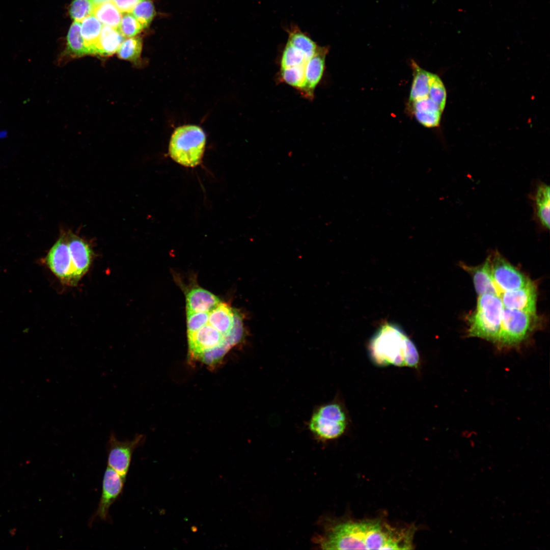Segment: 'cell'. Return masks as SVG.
Returning <instances> with one entry per match:
<instances>
[{"mask_svg": "<svg viewBox=\"0 0 550 550\" xmlns=\"http://www.w3.org/2000/svg\"><path fill=\"white\" fill-rule=\"evenodd\" d=\"M41 262L61 282L72 285V264L65 233H62Z\"/></svg>", "mask_w": 550, "mask_h": 550, "instance_id": "10", "label": "cell"}, {"mask_svg": "<svg viewBox=\"0 0 550 550\" xmlns=\"http://www.w3.org/2000/svg\"><path fill=\"white\" fill-rule=\"evenodd\" d=\"M143 0H112L122 13H131L135 6Z\"/></svg>", "mask_w": 550, "mask_h": 550, "instance_id": "30", "label": "cell"}, {"mask_svg": "<svg viewBox=\"0 0 550 550\" xmlns=\"http://www.w3.org/2000/svg\"><path fill=\"white\" fill-rule=\"evenodd\" d=\"M499 296L504 308L536 313V289L531 281L522 288L502 292Z\"/></svg>", "mask_w": 550, "mask_h": 550, "instance_id": "14", "label": "cell"}, {"mask_svg": "<svg viewBox=\"0 0 550 550\" xmlns=\"http://www.w3.org/2000/svg\"><path fill=\"white\" fill-rule=\"evenodd\" d=\"M370 358L380 366L416 367L419 355L416 346L404 331L392 323L381 325L372 337Z\"/></svg>", "mask_w": 550, "mask_h": 550, "instance_id": "3", "label": "cell"}, {"mask_svg": "<svg viewBox=\"0 0 550 550\" xmlns=\"http://www.w3.org/2000/svg\"><path fill=\"white\" fill-rule=\"evenodd\" d=\"M131 13L145 29L155 16L154 6L151 0H143L135 6Z\"/></svg>", "mask_w": 550, "mask_h": 550, "instance_id": "26", "label": "cell"}, {"mask_svg": "<svg viewBox=\"0 0 550 550\" xmlns=\"http://www.w3.org/2000/svg\"><path fill=\"white\" fill-rule=\"evenodd\" d=\"M80 33L90 54L94 55V48L102 27L101 23L92 14L81 22Z\"/></svg>", "mask_w": 550, "mask_h": 550, "instance_id": "21", "label": "cell"}, {"mask_svg": "<svg viewBox=\"0 0 550 550\" xmlns=\"http://www.w3.org/2000/svg\"><path fill=\"white\" fill-rule=\"evenodd\" d=\"M536 321V313L504 307L497 343L501 347L518 346L534 329Z\"/></svg>", "mask_w": 550, "mask_h": 550, "instance_id": "7", "label": "cell"}, {"mask_svg": "<svg viewBox=\"0 0 550 550\" xmlns=\"http://www.w3.org/2000/svg\"><path fill=\"white\" fill-rule=\"evenodd\" d=\"M94 5L92 0H73L69 8V14L74 20L80 22L93 14Z\"/></svg>", "mask_w": 550, "mask_h": 550, "instance_id": "28", "label": "cell"}, {"mask_svg": "<svg viewBox=\"0 0 550 550\" xmlns=\"http://www.w3.org/2000/svg\"><path fill=\"white\" fill-rule=\"evenodd\" d=\"M348 424L346 413L336 401L322 404L315 409L308 423V428L315 436L330 440L341 436Z\"/></svg>", "mask_w": 550, "mask_h": 550, "instance_id": "6", "label": "cell"}, {"mask_svg": "<svg viewBox=\"0 0 550 550\" xmlns=\"http://www.w3.org/2000/svg\"><path fill=\"white\" fill-rule=\"evenodd\" d=\"M90 54L80 33V23L74 21L67 36L66 48L62 57L78 58Z\"/></svg>", "mask_w": 550, "mask_h": 550, "instance_id": "20", "label": "cell"}, {"mask_svg": "<svg viewBox=\"0 0 550 550\" xmlns=\"http://www.w3.org/2000/svg\"><path fill=\"white\" fill-rule=\"evenodd\" d=\"M145 441V436L136 434L131 440L120 441L114 432L111 433L106 445L108 466L125 481L134 450Z\"/></svg>", "mask_w": 550, "mask_h": 550, "instance_id": "8", "label": "cell"}, {"mask_svg": "<svg viewBox=\"0 0 550 550\" xmlns=\"http://www.w3.org/2000/svg\"><path fill=\"white\" fill-rule=\"evenodd\" d=\"M461 266L472 277L475 290L479 295L486 293L500 295V292L492 277L489 256L480 265L470 266L463 264Z\"/></svg>", "mask_w": 550, "mask_h": 550, "instance_id": "15", "label": "cell"}, {"mask_svg": "<svg viewBox=\"0 0 550 550\" xmlns=\"http://www.w3.org/2000/svg\"><path fill=\"white\" fill-rule=\"evenodd\" d=\"M234 318V310L226 303L219 302L209 312L208 323L221 333L227 341V337L233 325Z\"/></svg>", "mask_w": 550, "mask_h": 550, "instance_id": "19", "label": "cell"}, {"mask_svg": "<svg viewBox=\"0 0 550 550\" xmlns=\"http://www.w3.org/2000/svg\"><path fill=\"white\" fill-rule=\"evenodd\" d=\"M112 0H92V2L94 5V6H97L104 2L111 1Z\"/></svg>", "mask_w": 550, "mask_h": 550, "instance_id": "31", "label": "cell"}, {"mask_svg": "<svg viewBox=\"0 0 550 550\" xmlns=\"http://www.w3.org/2000/svg\"><path fill=\"white\" fill-rule=\"evenodd\" d=\"M125 39L117 29L103 25L95 46L94 55L112 56L117 52Z\"/></svg>", "mask_w": 550, "mask_h": 550, "instance_id": "17", "label": "cell"}, {"mask_svg": "<svg viewBox=\"0 0 550 550\" xmlns=\"http://www.w3.org/2000/svg\"><path fill=\"white\" fill-rule=\"evenodd\" d=\"M187 314V334L194 333L209 321V312H192Z\"/></svg>", "mask_w": 550, "mask_h": 550, "instance_id": "29", "label": "cell"}, {"mask_svg": "<svg viewBox=\"0 0 550 550\" xmlns=\"http://www.w3.org/2000/svg\"><path fill=\"white\" fill-rule=\"evenodd\" d=\"M531 197L535 220L542 228L548 230L550 225L549 185L543 182L538 183Z\"/></svg>", "mask_w": 550, "mask_h": 550, "instance_id": "16", "label": "cell"}, {"mask_svg": "<svg viewBox=\"0 0 550 550\" xmlns=\"http://www.w3.org/2000/svg\"><path fill=\"white\" fill-rule=\"evenodd\" d=\"M504 306L499 295H480L476 310L468 317V335L497 343Z\"/></svg>", "mask_w": 550, "mask_h": 550, "instance_id": "4", "label": "cell"}, {"mask_svg": "<svg viewBox=\"0 0 550 550\" xmlns=\"http://www.w3.org/2000/svg\"><path fill=\"white\" fill-rule=\"evenodd\" d=\"M144 28L131 13H123L117 30L125 38L134 37Z\"/></svg>", "mask_w": 550, "mask_h": 550, "instance_id": "27", "label": "cell"}, {"mask_svg": "<svg viewBox=\"0 0 550 550\" xmlns=\"http://www.w3.org/2000/svg\"><path fill=\"white\" fill-rule=\"evenodd\" d=\"M328 50V46H319L306 63L305 82L300 91L307 98L312 99L314 97L315 89L323 74L326 56Z\"/></svg>", "mask_w": 550, "mask_h": 550, "instance_id": "13", "label": "cell"}, {"mask_svg": "<svg viewBox=\"0 0 550 550\" xmlns=\"http://www.w3.org/2000/svg\"><path fill=\"white\" fill-rule=\"evenodd\" d=\"M66 236L73 268L72 285H75L88 270L93 252L90 245L79 236L71 232Z\"/></svg>", "mask_w": 550, "mask_h": 550, "instance_id": "12", "label": "cell"}, {"mask_svg": "<svg viewBox=\"0 0 550 550\" xmlns=\"http://www.w3.org/2000/svg\"><path fill=\"white\" fill-rule=\"evenodd\" d=\"M206 136L202 129L187 125L177 128L172 135L169 153L178 163L188 167L198 165L203 156Z\"/></svg>", "mask_w": 550, "mask_h": 550, "instance_id": "5", "label": "cell"}, {"mask_svg": "<svg viewBox=\"0 0 550 550\" xmlns=\"http://www.w3.org/2000/svg\"><path fill=\"white\" fill-rule=\"evenodd\" d=\"M93 14L101 24L117 29L122 16V13L112 1L95 6Z\"/></svg>", "mask_w": 550, "mask_h": 550, "instance_id": "22", "label": "cell"}, {"mask_svg": "<svg viewBox=\"0 0 550 550\" xmlns=\"http://www.w3.org/2000/svg\"><path fill=\"white\" fill-rule=\"evenodd\" d=\"M413 80L408 106L416 120L426 127L439 125L446 102V91L438 76L411 61Z\"/></svg>", "mask_w": 550, "mask_h": 550, "instance_id": "2", "label": "cell"}, {"mask_svg": "<svg viewBox=\"0 0 550 550\" xmlns=\"http://www.w3.org/2000/svg\"><path fill=\"white\" fill-rule=\"evenodd\" d=\"M142 48V38L134 36L125 39L116 53L119 58L138 65L140 62Z\"/></svg>", "mask_w": 550, "mask_h": 550, "instance_id": "24", "label": "cell"}, {"mask_svg": "<svg viewBox=\"0 0 550 550\" xmlns=\"http://www.w3.org/2000/svg\"><path fill=\"white\" fill-rule=\"evenodd\" d=\"M219 302L218 298L207 290L194 288L186 296L187 313L209 312Z\"/></svg>", "mask_w": 550, "mask_h": 550, "instance_id": "18", "label": "cell"}, {"mask_svg": "<svg viewBox=\"0 0 550 550\" xmlns=\"http://www.w3.org/2000/svg\"><path fill=\"white\" fill-rule=\"evenodd\" d=\"M489 258L492 277L500 294L522 288L531 282L498 251L493 252Z\"/></svg>", "mask_w": 550, "mask_h": 550, "instance_id": "9", "label": "cell"}, {"mask_svg": "<svg viewBox=\"0 0 550 550\" xmlns=\"http://www.w3.org/2000/svg\"><path fill=\"white\" fill-rule=\"evenodd\" d=\"M414 532L379 520L349 521L334 526L319 544L323 549H411Z\"/></svg>", "mask_w": 550, "mask_h": 550, "instance_id": "1", "label": "cell"}, {"mask_svg": "<svg viewBox=\"0 0 550 550\" xmlns=\"http://www.w3.org/2000/svg\"><path fill=\"white\" fill-rule=\"evenodd\" d=\"M125 480L114 470L107 467L103 476L101 496L98 508L89 520V524L96 519L111 521L109 510L123 491Z\"/></svg>", "mask_w": 550, "mask_h": 550, "instance_id": "11", "label": "cell"}, {"mask_svg": "<svg viewBox=\"0 0 550 550\" xmlns=\"http://www.w3.org/2000/svg\"><path fill=\"white\" fill-rule=\"evenodd\" d=\"M306 65L281 69V78L289 85L300 91L305 82Z\"/></svg>", "mask_w": 550, "mask_h": 550, "instance_id": "25", "label": "cell"}, {"mask_svg": "<svg viewBox=\"0 0 550 550\" xmlns=\"http://www.w3.org/2000/svg\"><path fill=\"white\" fill-rule=\"evenodd\" d=\"M313 54L306 52L287 40L281 54V69L305 65Z\"/></svg>", "mask_w": 550, "mask_h": 550, "instance_id": "23", "label": "cell"}]
</instances>
